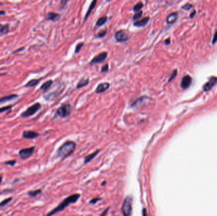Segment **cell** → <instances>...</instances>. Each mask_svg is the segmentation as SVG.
Masks as SVG:
<instances>
[{"mask_svg": "<svg viewBox=\"0 0 217 216\" xmlns=\"http://www.w3.org/2000/svg\"><path fill=\"white\" fill-rule=\"evenodd\" d=\"M79 198H80L79 194H74L71 195L69 197L66 198L62 201L57 207L51 210L49 213H48L46 216H53L54 214L59 212H61V211L64 210L67 206H69L70 204L76 203Z\"/></svg>", "mask_w": 217, "mask_h": 216, "instance_id": "obj_1", "label": "cell"}, {"mask_svg": "<svg viewBox=\"0 0 217 216\" xmlns=\"http://www.w3.org/2000/svg\"><path fill=\"white\" fill-rule=\"evenodd\" d=\"M76 143L74 141H66L58 150V155L62 159L69 157L76 149Z\"/></svg>", "mask_w": 217, "mask_h": 216, "instance_id": "obj_2", "label": "cell"}, {"mask_svg": "<svg viewBox=\"0 0 217 216\" xmlns=\"http://www.w3.org/2000/svg\"><path fill=\"white\" fill-rule=\"evenodd\" d=\"M133 199L130 196H127L123 201L122 212L124 216H132V215Z\"/></svg>", "mask_w": 217, "mask_h": 216, "instance_id": "obj_3", "label": "cell"}, {"mask_svg": "<svg viewBox=\"0 0 217 216\" xmlns=\"http://www.w3.org/2000/svg\"><path fill=\"white\" fill-rule=\"evenodd\" d=\"M40 108H41V104L40 103H36L34 105H31V106L29 107L28 108H27V110H26L25 111H24L21 113V116L22 117L24 118L31 117L33 116L34 114H35Z\"/></svg>", "mask_w": 217, "mask_h": 216, "instance_id": "obj_4", "label": "cell"}, {"mask_svg": "<svg viewBox=\"0 0 217 216\" xmlns=\"http://www.w3.org/2000/svg\"><path fill=\"white\" fill-rule=\"evenodd\" d=\"M72 107L69 104H64L57 110V114L61 117H68L71 113Z\"/></svg>", "mask_w": 217, "mask_h": 216, "instance_id": "obj_5", "label": "cell"}, {"mask_svg": "<svg viewBox=\"0 0 217 216\" xmlns=\"http://www.w3.org/2000/svg\"><path fill=\"white\" fill-rule=\"evenodd\" d=\"M35 150V146H31L29 148H24L18 152V155L22 159L26 160L29 158L33 154Z\"/></svg>", "mask_w": 217, "mask_h": 216, "instance_id": "obj_6", "label": "cell"}, {"mask_svg": "<svg viewBox=\"0 0 217 216\" xmlns=\"http://www.w3.org/2000/svg\"><path fill=\"white\" fill-rule=\"evenodd\" d=\"M114 37L118 42H125L129 39V34L126 31L120 30L115 32Z\"/></svg>", "mask_w": 217, "mask_h": 216, "instance_id": "obj_7", "label": "cell"}, {"mask_svg": "<svg viewBox=\"0 0 217 216\" xmlns=\"http://www.w3.org/2000/svg\"><path fill=\"white\" fill-rule=\"evenodd\" d=\"M107 57V52H102L99 53V55H96L94 58L91 60L90 64H100L103 62Z\"/></svg>", "mask_w": 217, "mask_h": 216, "instance_id": "obj_8", "label": "cell"}, {"mask_svg": "<svg viewBox=\"0 0 217 216\" xmlns=\"http://www.w3.org/2000/svg\"><path fill=\"white\" fill-rule=\"evenodd\" d=\"M40 134L35 131H24L22 133V137L29 139V140H32V139H35L39 136Z\"/></svg>", "mask_w": 217, "mask_h": 216, "instance_id": "obj_9", "label": "cell"}, {"mask_svg": "<svg viewBox=\"0 0 217 216\" xmlns=\"http://www.w3.org/2000/svg\"><path fill=\"white\" fill-rule=\"evenodd\" d=\"M110 87V84L108 83H100L98 85L95 89L96 93H102L107 91Z\"/></svg>", "mask_w": 217, "mask_h": 216, "instance_id": "obj_10", "label": "cell"}, {"mask_svg": "<svg viewBox=\"0 0 217 216\" xmlns=\"http://www.w3.org/2000/svg\"><path fill=\"white\" fill-rule=\"evenodd\" d=\"M192 83V78L189 75H185L182 79L181 82V87L183 89H187L189 87Z\"/></svg>", "mask_w": 217, "mask_h": 216, "instance_id": "obj_11", "label": "cell"}, {"mask_svg": "<svg viewBox=\"0 0 217 216\" xmlns=\"http://www.w3.org/2000/svg\"><path fill=\"white\" fill-rule=\"evenodd\" d=\"M217 81V79L216 78H212L210 79L208 82H207L204 86V91L205 92H208V91L210 90L213 87V86L216 84Z\"/></svg>", "mask_w": 217, "mask_h": 216, "instance_id": "obj_12", "label": "cell"}, {"mask_svg": "<svg viewBox=\"0 0 217 216\" xmlns=\"http://www.w3.org/2000/svg\"><path fill=\"white\" fill-rule=\"evenodd\" d=\"M18 96L17 94H10V95H7L5 96V97H3L2 98H0V105H1L3 103H7L8 102H10V101H12L14 99H16L17 98H18Z\"/></svg>", "mask_w": 217, "mask_h": 216, "instance_id": "obj_13", "label": "cell"}, {"mask_svg": "<svg viewBox=\"0 0 217 216\" xmlns=\"http://www.w3.org/2000/svg\"><path fill=\"white\" fill-rule=\"evenodd\" d=\"M178 18V13L174 12L168 15L166 18V22L169 24H172V23H175Z\"/></svg>", "mask_w": 217, "mask_h": 216, "instance_id": "obj_14", "label": "cell"}, {"mask_svg": "<svg viewBox=\"0 0 217 216\" xmlns=\"http://www.w3.org/2000/svg\"><path fill=\"white\" fill-rule=\"evenodd\" d=\"M149 21V17H146L142 18L140 21H137L134 22V26L136 27H143L146 26Z\"/></svg>", "mask_w": 217, "mask_h": 216, "instance_id": "obj_15", "label": "cell"}, {"mask_svg": "<svg viewBox=\"0 0 217 216\" xmlns=\"http://www.w3.org/2000/svg\"><path fill=\"white\" fill-rule=\"evenodd\" d=\"M60 18V15L54 12H49L46 15V20L55 21Z\"/></svg>", "mask_w": 217, "mask_h": 216, "instance_id": "obj_16", "label": "cell"}, {"mask_svg": "<svg viewBox=\"0 0 217 216\" xmlns=\"http://www.w3.org/2000/svg\"><path fill=\"white\" fill-rule=\"evenodd\" d=\"M52 84H53V81L52 80L48 81H46V82L44 83L41 85L40 89L42 90L43 92H46V91L51 87V86L52 85Z\"/></svg>", "mask_w": 217, "mask_h": 216, "instance_id": "obj_17", "label": "cell"}, {"mask_svg": "<svg viewBox=\"0 0 217 216\" xmlns=\"http://www.w3.org/2000/svg\"><path fill=\"white\" fill-rule=\"evenodd\" d=\"M100 152V150H96L95 151V152H93V153H91V154L86 156L85 158V164H87V163L90 162L91 160H92L93 158L97 155L98 153Z\"/></svg>", "mask_w": 217, "mask_h": 216, "instance_id": "obj_18", "label": "cell"}, {"mask_svg": "<svg viewBox=\"0 0 217 216\" xmlns=\"http://www.w3.org/2000/svg\"><path fill=\"white\" fill-rule=\"evenodd\" d=\"M96 3H97V1H96V0H95V1H93L92 2H91V3L90 4V5L89 7L88 11L86 13V15H85V21H86V19H87V18L89 17V15H90V13H91V12H92L93 8L95 7Z\"/></svg>", "mask_w": 217, "mask_h": 216, "instance_id": "obj_19", "label": "cell"}, {"mask_svg": "<svg viewBox=\"0 0 217 216\" xmlns=\"http://www.w3.org/2000/svg\"><path fill=\"white\" fill-rule=\"evenodd\" d=\"M9 32V25L8 24H0V35L7 34Z\"/></svg>", "mask_w": 217, "mask_h": 216, "instance_id": "obj_20", "label": "cell"}, {"mask_svg": "<svg viewBox=\"0 0 217 216\" xmlns=\"http://www.w3.org/2000/svg\"><path fill=\"white\" fill-rule=\"evenodd\" d=\"M149 98L146 97H142L140 98H138L137 100L133 102V103L132 105V107H138V105H140V103H144L145 102H146V100H148Z\"/></svg>", "mask_w": 217, "mask_h": 216, "instance_id": "obj_21", "label": "cell"}, {"mask_svg": "<svg viewBox=\"0 0 217 216\" xmlns=\"http://www.w3.org/2000/svg\"><path fill=\"white\" fill-rule=\"evenodd\" d=\"M89 83V79H82L79 81V82L77 84L76 88L78 89L84 87V86H86Z\"/></svg>", "mask_w": 217, "mask_h": 216, "instance_id": "obj_22", "label": "cell"}, {"mask_svg": "<svg viewBox=\"0 0 217 216\" xmlns=\"http://www.w3.org/2000/svg\"><path fill=\"white\" fill-rule=\"evenodd\" d=\"M40 79H32L30 80L29 81H28L27 83V84L24 86L26 88H29V87H34V86H36L38 83H40Z\"/></svg>", "mask_w": 217, "mask_h": 216, "instance_id": "obj_23", "label": "cell"}, {"mask_svg": "<svg viewBox=\"0 0 217 216\" xmlns=\"http://www.w3.org/2000/svg\"><path fill=\"white\" fill-rule=\"evenodd\" d=\"M107 17L104 16V17H100V18H99L97 22H96V26H102L106 22H107Z\"/></svg>", "mask_w": 217, "mask_h": 216, "instance_id": "obj_24", "label": "cell"}, {"mask_svg": "<svg viewBox=\"0 0 217 216\" xmlns=\"http://www.w3.org/2000/svg\"><path fill=\"white\" fill-rule=\"evenodd\" d=\"M40 193H41V190L39 189V190H36L29 191L27 193V195L29 196H31V197H35V196H38Z\"/></svg>", "mask_w": 217, "mask_h": 216, "instance_id": "obj_25", "label": "cell"}, {"mask_svg": "<svg viewBox=\"0 0 217 216\" xmlns=\"http://www.w3.org/2000/svg\"><path fill=\"white\" fill-rule=\"evenodd\" d=\"M143 7V4L142 2H138L136 5L133 7V11L135 12H140V10Z\"/></svg>", "mask_w": 217, "mask_h": 216, "instance_id": "obj_26", "label": "cell"}, {"mask_svg": "<svg viewBox=\"0 0 217 216\" xmlns=\"http://www.w3.org/2000/svg\"><path fill=\"white\" fill-rule=\"evenodd\" d=\"M12 200V197L7 198H6V199L3 200V201H1V202H0V207H4V206L7 205L8 203L10 202Z\"/></svg>", "mask_w": 217, "mask_h": 216, "instance_id": "obj_27", "label": "cell"}, {"mask_svg": "<svg viewBox=\"0 0 217 216\" xmlns=\"http://www.w3.org/2000/svg\"><path fill=\"white\" fill-rule=\"evenodd\" d=\"M84 43L83 42H80L78 43V45H76V49H75V53H78L80 51L81 48L83 46Z\"/></svg>", "mask_w": 217, "mask_h": 216, "instance_id": "obj_28", "label": "cell"}, {"mask_svg": "<svg viewBox=\"0 0 217 216\" xmlns=\"http://www.w3.org/2000/svg\"><path fill=\"white\" fill-rule=\"evenodd\" d=\"M142 11H140V12H137L135 14L133 17V19L134 21H136L137 20V19H138L139 18H140L142 15Z\"/></svg>", "mask_w": 217, "mask_h": 216, "instance_id": "obj_29", "label": "cell"}, {"mask_svg": "<svg viewBox=\"0 0 217 216\" xmlns=\"http://www.w3.org/2000/svg\"><path fill=\"white\" fill-rule=\"evenodd\" d=\"M12 105H10V106H6V107H4L2 108H0V113H2L4 112L8 111V110H10L12 108Z\"/></svg>", "mask_w": 217, "mask_h": 216, "instance_id": "obj_30", "label": "cell"}, {"mask_svg": "<svg viewBox=\"0 0 217 216\" xmlns=\"http://www.w3.org/2000/svg\"><path fill=\"white\" fill-rule=\"evenodd\" d=\"M17 163V161L15 160H8V161H7L4 162V164H5L6 165H10L12 167L15 165V164Z\"/></svg>", "mask_w": 217, "mask_h": 216, "instance_id": "obj_31", "label": "cell"}, {"mask_svg": "<svg viewBox=\"0 0 217 216\" xmlns=\"http://www.w3.org/2000/svg\"><path fill=\"white\" fill-rule=\"evenodd\" d=\"M106 34H107V31H106V30H102L98 33L97 36L99 37H103L105 36Z\"/></svg>", "mask_w": 217, "mask_h": 216, "instance_id": "obj_32", "label": "cell"}, {"mask_svg": "<svg viewBox=\"0 0 217 216\" xmlns=\"http://www.w3.org/2000/svg\"><path fill=\"white\" fill-rule=\"evenodd\" d=\"M177 70H175L173 72L172 74L171 75V77L170 78V79H169V80H168V82H170V81H171L172 79H174V78H175V76L177 75Z\"/></svg>", "mask_w": 217, "mask_h": 216, "instance_id": "obj_33", "label": "cell"}, {"mask_svg": "<svg viewBox=\"0 0 217 216\" xmlns=\"http://www.w3.org/2000/svg\"><path fill=\"white\" fill-rule=\"evenodd\" d=\"M192 7V4H185V5L183 6L182 8V9L185 10H190Z\"/></svg>", "mask_w": 217, "mask_h": 216, "instance_id": "obj_34", "label": "cell"}, {"mask_svg": "<svg viewBox=\"0 0 217 216\" xmlns=\"http://www.w3.org/2000/svg\"><path fill=\"white\" fill-rule=\"evenodd\" d=\"M108 70H109L108 64H105L104 67H102V69H101V72H105L108 71Z\"/></svg>", "mask_w": 217, "mask_h": 216, "instance_id": "obj_35", "label": "cell"}, {"mask_svg": "<svg viewBox=\"0 0 217 216\" xmlns=\"http://www.w3.org/2000/svg\"><path fill=\"white\" fill-rule=\"evenodd\" d=\"M100 200V198H93V199H92V200H91L90 201V204H96V202H97V201H99Z\"/></svg>", "mask_w": 217, "mask_h": 216, "instance_id": "obj_36", "label": "cell"}, {"mask_svg": "<svg viewBox=\"0 0 217 216\" xmlns=\"http://www.w3.org/2000/svg\"><path fill=\"white\" fill-rule=\"evenodd\" d=\"M217 41V31L216 32V33L215 34V36L213 37V44H215V43Z\"/></svg>", "mask_w": 217, "mask_h": 216, "instance_id": "obj_37", "label": "cell"}, {"mask_svg": "<svg viewBox=\"0 0 217 216\" xmlns=\"http://www.w3.org/2000/svg\"><path fill=\"white\" fill-rule=\"evenodd\" d=\"M142 216H147V212L146 209H143L142 210Z\"/></svg>", "mask_w": 217, "mask_h": 216, "instance_id": "obj_38", "label": "cell"}, {"mask_svg": "<svg viewBox=\"0 0 217 216\" xmlns=\"http://www.w3.org/2000/svg\"><path fill=\"white\" fill-rule=\"evenodd\" d=\"M165 45H168L170 44V38H168V39H166V40H165Z\"/></svg>", "mask_w": 217, "mask_h": 216, "instance_id": "obj_39", "label": "cell"}, {"mask_svg": "<svg viewBox=\"0 0 217 216\" xmlns=\"http://www.w3.org/2000/svg\"><path fill=\"white\" fill-rule=\"evenodd\" d=\"M108 209H106V210L104 211V212L102 214L100 215V216H105L106 214H107V212H108Z\"/></svg>", "mask_w": 217, "mask_h": 216, "instance_id": "obj_40", "label": "cell"}, {"mask_svg": "<svg viewBox=\"0 0 217 216\" xmlns=\"http://www.w3.org/2000/svg\"><path fill=\"white\" fill-rule=\"evenodd\" d=\"M24 47H22V48H21V49H18V50H16L15 51H14V52H13V53H18V52H19V51H21V50H24Z\"/></svg>", "mask_w": 217, "mask_h": 216, "instance_id": "obj_41", "label": "cell"}, {"mask_svg": "<svg viewBox=\"0 0 217 216\" xmlns=\"http://www.w3.org/2000/svg\"><path fill=\"white\" fill-rule=\"evenodd\" d=\"M5 14H6V12L4 11H0V16L4 15H5Z\"/></svg>", "mask_w": 217, "mask_h": 216, "instance_id": "obj_42", "label": "cell"}, {"mask_svg": "<svg viewBox=\"0 0 217 216\" xmlns=\"http://www.w3.org/2000/svg\"><path fill=\"white\" fill-rule=\"evenodd\" d=\"M195 13H196V12H195V11H194V12L192 13L191 14V17H194V15Z\"/></svg>", "mask_w": 217, "mask_h": 216, "instance_id": "obj_43", "label": "cell"}, {"mask_svg": "<svg viewBox=\"0 0 217 216\" xmlns=\"http://www.w3.org/2000/svg\"><path fill=\"white\" fill-rule=\"evenodd\" d=\"M2 180H3V177H2L1 176H0V184H1V182H2Z\"/></svg>", "mask_w": 217, "mask_h": 216, "instance_id": "obj_44", "label": "cell"}]
</instances>
